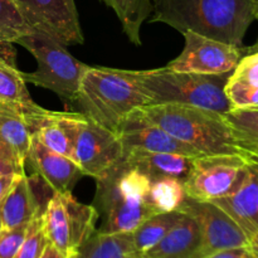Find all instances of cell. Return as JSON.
I'll return each mask as SVG.
<instances>
[{"mask_svg": "<svg viewBox=\"0 0 258 258\" xmlns=\"http://www.w3.org/2000/svg\"><path fill=\"white\" fill-rule=\"evenodd\" d=\"M153 10V23L238 48L254 20L253 0H155Z\"/></svg>", "mask_w": 258, "mask_h": 258, "instance_id": "1", "label": "cell"}, {"mask_svg": "<svg viewBox=\"0 0 258 258\" xmlns=\"http://www.w3.org/2000/svg\"><path fill=\"white\" fill-rule=\"evenodd\" d=\"M140 77L141 71L88 66L76 103L90 120L116 133L133 111L150 105Z\"/></svg>", "mask_w": 258, "mask_h": 258, "instance_id": "2", "label": "cell"}, {"mask_svg": "<svg viewBox=\"0 0 258 258\" xmlns=\"http://www.w3.org/2000/svg\"><path fill=\"white\" fill-rule=\"evenodd\" d=\"M140 110L151 122L203 155H244L226 115L175 103L149 105Z\"/></svg>", "mask_w": 258, "mask_h": 258, "instance_id": "3", "label": "cell"}, {"mask_svg": "<svg viewBox=\"0 0 258 258\" xmlns=\"http://www.w3.org/2000/svg\"><path fill=\"white\" fill-rule=\"evenodd\" d=\"M231 73L199 75L175 72L161 67L141 71L140 82L150 100V105L175 103L226 115L233 110L226 93Z\"/></svg>", "mask_w": 258, "mask_h": 258, "instance_id": "4", "label": "cell"}, {"mask_svg": "<svg viewBox=\"0 0 258 258\" xmlns=\"http://www.w3.org/2000/svg\"><path fill=\"white\" fill-rule=\"evenodd\" d=\"M37 60V70L23 73L25 82L45 88L66 103L76 102L81 80L88 66L76 59L67 47L40 30L17 40Z\"/></svg>", "mask_w": 258, "mask_h": 258, "instance_id": "5", "label": "cell"}, {"mask_svg": "<svg viewBox=\"0 0 258 258\" xmlns=\"http://www.w3.org/2000/svg\"><path fill=\"white\" fill-rule=\"evenodd\" d=\"M67 128L73 146L72 159L83 175L100 179L122 159V146L116 133L82 112H68Z\"/></svg>", "mask_w": 258, "mask_h": 258, "instance_id": "6", "label": "cell"}, {"mask_svg": "<svg viewBox=\"0 0 258 258\" xmlns=\"http://www.w3.org/2000/svg\"><path fill=\"white\" fill-rule=\"evenodd\" d=\"M244 155H204L194 158L184 181L186 197L197 202H214L234 193L247 175Z\"/></svg>", "mask_w": 258, "mask_h": 258, "instance_id": "7", "label": "cell"}, {"mask_svg": "<svg viewBox=\"0 0 258 258\" xmlns=\"http://www.w3.org/2000/svg\"><path fill=\"white\" fill-rule=\"evenodd\" d=\"M179 211L196 219L201 228L202 244L194 258H206L223 249L248 248V237L217 204L186 197Z\"/></svg>", "mask_w": 258, "mask_h": 258, "instance_id": "8", "label": "cell"}, {"mask_svg": "<svg viewBox=\"0 0 258 258\" xmlns=\"http://www.w3.org/2000/svg\"><path fill=\"white\" fill-rule=\"evenodd\" d=\"M185 45L166 68L175 72L223 75L232 72L241 60L242 48L207 38L193 32L184 33Z\"/></svg>", "mask_w": 258, "mask_h": 258, "instance_id": "9", "label": "cell"}, {"mask_svg": "<svg viewBox=\"0 0 258 258\" xmlns=\"http://www.w3.org/2000/svg\"><path fill=\"white\" fill-rule=\"evenodd\" d=\"M96 209L103 216L100 232L133 233L149 217L156 214L146 201L126 198L118 193L107 175L96 179Z\"/></svg>", "mask_w": 258, "mask_h": 258, "instance_id": "10", "label": "cell"}, {"mask_svg": "<svg viewBox=\"0 0 258 258\" xmlns=\"http://www.w3.org/2000/svg\"><path fill=\"white\" fill-rule=\"evenodd\" d=\"M37 30L47 33L63 45L82 44L83 38L75 0H20Z\"/></svg>", "mask_w": 258, "mask_h": 258, "instance_id": "11", "label": "cell"}, {"mask_svg": "<svg viewBox=\"0 0 258 258\" xmlns=\"http://www.w3.org/2000/svg\"><path fill=\"white\" fill-rule=\"evenodd\" d=\"M116 135L120 139L123 154L131 150H145L154 153H174L181 155L204 156L196 149L181 143L151 122L140 108L133 111L118 126Z\"/></svg>", "mask_w": 258, "mask_h": 258, "instance_id": "12", "label": "cell"}, {"mask_svg": "<svg viewBox=\"0 0 258 258\" xmlns=\"http://www.w3.org/2000/svg\"><path fill=\"white\" fill-rule=\"evenodd\" d=\"M27 161L53 193H72V189L83 176L82 170L73 159L49 150L33 136Z\"/></svg>", "mask_w": 258, "mask_h": 258, "instance_id": "13", "label": "cell"}, {"mask_svg": "<svg viewBox=\"0 0 258 258\" xmlns=\"http://www.w3.org/2000/svg\"><path fill=\"white\" fill-rule=\"evenodd\" d=\"M38 179L39 176L37 174L28 176L24 173L17 176L10 190L0 203V217L5 229L29 223L43 216L48 202L39 199L37 193Z\"/></svg>", "mask_w": 258, "mask_h": 258, "instance_id": "14", "label": "cell"}, {"mask_svg": "<svg viewBox=\"0 0 258 258\" xmlns=\"http://www.w3.org/2000/svg\"><path fill=\"white\" fill-rule=\"evenodd\" d=\"M238 224L248 239L258 233V164L248 160L247 175L234 193L212 202Z\"/></svg>", "mask_w": 258, "mask_h": 258, "instance_id": "15", "label": "cell"}, {"mask_svg": "<svg viewBox=\"0 0 258 258\" xmlns=\"http://www.w3.org/2000/svg\"><path fill=\"white\" fill-rule=\"evenodd\" d=\"M123 161L143 171L153 180L156 178H174L185 181L193 166V156L174 153H154L131 150L123 154Z\"/></svg>", "mask_w": 258, "mask_h": 258, "instance_id": "16", "label": "cell"}, {"mask_svg": "<svg viewBox=\"0 0 258 258\" xmlns=\"http://www.w3.org/2000/svg\"><path fill=\"white\" fill-rule=\"evenodd\" d=\"M202 244V232L196 219L184 213L181 221L159 242L143 253L144 258H194Z\"/></svg>", "mask_w": 258, "mask_h": 258, "instance_id": "17", "label": "cell"}, {"mask_svg": "<svg viewBox=\"0 0 258 258\" xmlns=\"http://www.w3.org/2000/svg\"><path fill=\"white\" fill-rule=\"evenodd\" d=\"M233 108H258V52L243 55L226 86Z\"/></svg>", "mask_w": 258, "mask_h": 258, "instance_id": "18", "label": "cell"}, {"mask_svg": "<svg viewBox=\"0 0 258 258\" xmlns=\"http://www.w3.org/2000/svg\"><path fill=\"white\" fill-rule=\"evenodd\" d=\"M23 78L15 64V50L12 43H0V105L29 108L34 105Z\"/></svg>", "mask_w": 258, "mask_h": 258, "instance_id": "19", "label": "cell"}, {"mask_svg": "<svg viewBox=\"0 0 258 258\" xmlns=\"http://www.w3.org/2000/svg\"><path fill=\"white\" fill-rule=\"evenodd\" d=\"M28 108L0 105V141L18 156L23 164L27 163L32 145V133L25 120Z\"/></svg>", "mask_w": 258, "mask_h": 258, "instance_id": "20", "label": "cell"}, {"mask_svg": "<svg viewBox=\"0 0 258 258\" xmlns=\"http://www.w3.org/2000/svg\"><path fill=\"white\" fill-rule=\"evenodd\" d=\"M133 233H105L96 231L73 258H140Z\"/></svg>", "mask_w": 258, "mask_h": 258, "instance_id": "21", "label": "cell"}, {"mask_svg": "<svg viewBox=\"0 0 258 258\" xmlns=\"http://www.w3.org/2000/svg\"><path fill=\"white\" fill-rule=\"evenodd\" d=\"M43 229L48 242L67 256L76 254L72 244L70 217L62 194L53 193L42 216Z\"/></svg>", "mask_w": 258, "mask_h": 258, "instance_id": "22", "label": "cell"}, {"mask_svg": "<svg viewBox=\"0 0 258 258\" xmlns=\"http://www.w3.org/2000/svg\"><path fill=\"white\" fill-rule=\"evenodd\" d=\"M184 217L180 211L156 213L149 217L133 232L134 244L139 253H145L158 244Z\"/></svg>", "mask_w": 258, "mask_h": 258, "instance_id": "23", "label": "cell"}, {"mask_svg": "<svg viewBox=\"0 0 258 258\" xmlns=\"http://www.w3.org/2000/svg\"><path fill=\"white\" fill-rule=\"evenodd\" d=\"M112 8L130 42L141 45L140 29L153 10L150 0H102Z\"/></svg>", "mask_w": 258, "mask_h": 258, "instance_id": "24", "label": "cell"}, {"mask_svg": "<svg viewBox=\"0 0 258 258\" xmlns=\"http://www.w3.org/2000/svg\"><path fill=\"white\" fill-rule=\"evenodd\" d=\"M186 199L184 181L174 178H156L151 180L146 202L155 213L179 211Z\"/></svg>", "mask_w": 258, "mask_h": 258, "instance_id": "25", "label": "cell"}, {"mask_svg": "<svg viewBox=\"0 0 258 258\" xmlns=\"http://www.w3.org/2000/svg\"><path fill=\"white\" fill-rule=\"evenodd\" d=\"M34 30L20 0H0V43H17Z\"/></svg>", "mask_w": 258, "mask_h": 258, "instance_id": "26", "label": "cell"}, {"mask_svg": "<svg viewBox=\"0 0 258 258\" xmlns=\"http://www.w3.org/2000/svg\"><path fill=\"white\" fill-rule=\"evenodd\" d=\"M237 145L244 155L258 151V108H233L226 113Z\"/></svg>", "mask_w": 258, "mask_h": 258, "instance_id": "27", "label": "cell"}, {"mask_svg": "<svg viewBox=\"0 0 258 258\" xmlns=\"http://www.w3.org/2000/svg\"><path fill=\"white\" fill-rule=\"evenodd\" d=\"M48 243L49 242L43 229L42 217H38L30 222L29 233L14 258H39Z\"/></svg>", "mask_w": 258, "mask_h": 258, "instance_id": "28", "label": "cell"}, {"mask_svg": "<svg viewBox=\"0 0 258 258\" xmlns=\"http://www.w3.org/2000/svg\"><path fill=\"white\" fill-rule=\"evenodd\" d=\"M29 223L0 232V258H14L29 233Z\"/></svg>", "mask_w": 258, "mask_h": 258, "instance_id": "29", "label": "cell"}, {"mask_svg": "<svg viewBox=\"0 0 258 258\" xmlns=\"http://www.w3.org/2000/svg\"><path fill=\"white\" fill-rule=\"evenodd\" d=\"M24 166L18 156L10 150L5 144L0 141V175H9V174H24Z\"/></svg>", "mask_w": 258, "mask_h": 258, "instance_id": "30", "label": "cell"}, {"mask_svg": "<svg viewBox=\"0 0 258 258\" xmlns=\"http://www.w3.org/2000/svg\"><path fill=\"white\" fill-rule=\"evenodd\" d=\"M248 253V248H231L216 252L206 258H244Z\"/></svg>", "mask_w": 258, "mask_h": 258, "instance_id": "31", "label": "cell"}, {"mask_svg": "<svg viewBox=\"0 0 258 258\" xmlns=\"http://www.w3.org/2000/svg\"><path fill=\"white\" fill-rule=\"evenodd\" d=\"M17 174H9V175H0V203L3 202V199L5 198V196L8 194V191L12 188L13 183L17 179Z\"/></svg>", "mask_w": 258, "mask_h": 258, "instance_id": "32", "label": "cell"}, {"mask_svg": "<svg viewBox=\"0 0 258 258\" xmlns=\"http://www.w3.org/2000/svg\"><path fill=\"white\" fill-rule=\"evenodd\" d=\"M72 256H67V254L62 253L59 249H57L54 246H52L50 243H48L47 247L44 248V251H43L42 256H40L39 258H71Z\"/></svg>", "mask_w": 258, "mask_h": 258, "instance_id": "33", "label": "cell"}, {"mask_svg": "<svg viewBox=\"0 0 258 258\" xmlns=\"http://www.w3.org/2000/svg\"><path fill=\"white\" fill-rule=\"evenodd\" d=\"M248 251L249 253L253 256V258H258V233L252 236L249 238V243H248Z\"/></svg>", "mask_w": 258, "mask_h": 258, "instance_id": "34", "label": "cell"}, {"mask_svg": "<svg viewBox=\"0 0 258 258\" xmlns=\"http://www.w3.org/2000/svg\"><path fill=\"white\" fill-rule=\"evenodd\" d=\"M246 158L248 159V160H251V161H253V163L258 164V151H257V153H251V154H247V155H246Z\"/></svg>", "mask_w": 258, "mask_h": 258, "instance_id": "35", "label": "cell"}, {"mask_svg": "<svg viewBox=\"0 0 258 258\" xmlns=\"http://www.w3.org/2000/svg\"><path fill=\"white\" fill-rule=\"evenodd\" d=\"M253 8H254V19L258 20V0H253Z\"/></svg>", "mask_w": 258, "mask_h": 258, "instance_id": "36", "label": "cell"}, {"mask_svg": "<svg viewBox=\"0 0 258 258\" xmlns=\"http://www.w3.org/2000/svg\"><path fill=\"white\" fill-rule=\"evenodd\" d=\"M249 52H258V40L256 42V44L253 45V47H251L249 48V50H248V53Z\"/></svg>", "mask_w": 258, "mask_h": 258, "instance_id": "37", "label": "cell"}, {"mask_svg": "<svg viewBox=\"0 0 258 258\" xmlns=\"http://www.w3.org/2000/svg\"><path fill=\"white\" fill-rule=\"evenodd\" d=\"M4 229V226H3V221H2V217H0V232Z\"/></svg>", "mask_w": 258, "mask_h": 258, "instance_id": "38", "label": "cell"}, {"mask_svg": "<svg viewBox=\"0 0 258 258\" xmlns=\"http://www.w3.org/2000/svg\"><path fill=\"white\" fill-rule=\"evenodd\" d=\"M244 258H253V256H252V254H251V253H248V254H247V256H246V257H244Z\"/></svg>", "mask_w": 258, "mask_h": 258, "instance_id": "39", "label": "cell"}, {"mask_svg": "<svg viewBox=\"0 0 258 258\" xmlns=\"http://www.w3.org/2000/svg\"><path fill=\"white\" fill-rule=\"evenodd\" d=\"M73 257H75V254H73V256H72V257H71V258H73Z\"/></svg>", "mask_w": 258, "mask_h": 258, "instance_id": "40", "label": "cell"}, {"mask_svg": "<svg viewBox=\"0 0 258 258\" xmlns=\"http://www.w3.org/2000/svg\"><path fill=\"white\" fill-rule=\"evenodd\" d=\"M140 258H144V257H143V256H141V257H140Z\"/></svg>", "mask_w": 258, "mask_h": 258, "instance_id": "41", "label": "cell"}]
</instances>
